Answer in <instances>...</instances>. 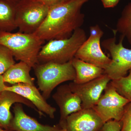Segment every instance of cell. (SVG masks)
<instances>
[{
  "instance_id": "cell-1",
  "label": "cell",
  "mask_w": 131,
  "mask_h": 131,
  "mask_svg": "<svg viewBox=\"0 0 131 131\" xmlns=\"http://www.w3.org/2000/svg\"><path fill=\"white\" fill-rule=\"evenodd\" d=\"M90 0H71L50 8L44 21L34 34L43 41L68 38L84 20L81 9Z\"/></svg>"
},
{
  "instance_id": "cell-2",
  "label": "cell",
  "mask_w": 131,
  "mask_h": 131,
  "mask_svg": "<svg viewBox=\"0 0 131 131\" xmlns=\"http://www.w3.org/2000/svg\"><path fill=\"white\" fill-rule=\"evenodd\" d=\"M44 42L34 33L0 31V44L9 49L16 61L31 68L38 63V56Z\"/></svg>"
},
{
  "instance_id": "cell-3",
  "label": "cell",
  "mask_w": 131,
  "mask_h": 131,
  "mask_svg": "<svg viewBox=\"0 0 131 131\" xmlns=\"http://www.w3.org/2000/svg\"><path fill=\"white\" fill-rule=\"evenodd\" d=\"M86 39L85 31L79 28L68 38L49 40L40 49L38 56V63L68 62L74 58L78 50Z\"/></svg>"
},
{
  "instance_id": "cell-4",
  "label": "cell",
  "mask_w": 131,
  "mask_h": 131,
  "mask_svg": "<svg viewBox=\"0 0 131 131\" xmlns=\"http://www.w3.org/2000/svg\"><path fill=\"white\" fill-rule=\"evenodd\" d=\"M33 68L37 80L39 89L46 100L59 84L68 81H74L75 78V71L72 60L63 64L38 63Z\"/></svg>"
},
{
  "instance_id": "cell-5",
  "label": "cell",
  "mask_w": 131,
  "mask_h": 131,
  "mask_svg": "<svg viewBox=\"0 0 131 131\" xmlns=\"http://www.w3.org/2000/svg\"><path fill=\"white\" fill-rule=\"evenodd\" d=\"M114 36L103 40L102 46L109 52L112 57L110 64L105 70L106 74L111 80H117L126 76L131 69V49L123 45L125 37L121 35L119 41L116 43L117 31L113 30Z\"/></svg>"
},
{
  "instance_id": "cell-6",
  "label": "cell",
  "mask_w": 131,
  "mask_h": 131,
  "mask_svg": "<svg viewBox=\"0 0 131 131\" xmlns=\"http://www.w3.org/2000/svg\"><path fill=\"white\" fill-rule=\"evenodd\" d=\"M50 9L35 0H21L16 2L15 23L19 32L34 33L44 21Z\"/></svg>"
},
{
  "instance_id": "cell-7",
  "label": "cell",
  "mask_w": 131,
  "mask_h": 131,
  "mask_svg": "<svg viewBox=\"0 0 131 131\" xmlns=\"http://www.w3.org/2000/svg\"><path fill=\"white\" fill-rule=\"evenodd\" d=\"M130 101L120 94L110 82L97 103L92 108L104 123L115 120L121 121L125 106Z\"/></svg>"
},
{
  "instance_id": "cell-8",
  "label": "cell",
  "mask_w": 131,
  "mask_h": 131,
  "mask_svg": "<svg viewBox=\"0 0 131 131\" xmlns=\"http://www.w3.org/2000/svg\"><path fill=\"white\" fill-rule=\"evenodd\" d=\"M90 32L89 37L80 46L74 57L105 70L112 60L104 54L101 48V39L103 31L96 25L90 27Z\"/></svg>"
},
{
  "instance_id": "cell-9",
  "label": "cell",
  "mask_w": 131,
  "mask_h": 131,
  "mask_svg": "<svg viewBox=\"0 0 131 131\" xmlns=\"http://www.w3.org/2000/svg\"><path fill=\"white\" fill-rule=\"evenodd\" d=\"M110 78L104 74L88 82L77 84L74 82L69 84L71 91L81 99L82 109L92 108L97 103L108 83Z\"/></svg>"
},
{
  "instance_id": "cell-10",
  "label": "cell",
  "mask_w": 131,
  "mask_h": 131,
  "mask_svg": "<svg viewBox=\"0 0 131 131\" xmlns=\"http://www.w3.org/2000/svg\"><path fill=\"white\" fill-rule=\"evenodd\" d=\"M104 123L92 108L82 109L69 115L61 127L66 131H102Z\"/></svg>"
},
{
  "instance_id": "cell-11",
  "label": "cell",
  "mask_w": 131,
  "mask_h": 131,
  "mask_svg": "<svg viewBox=\"0 0 131 131\" xmlns=\"http://www.w3.org/2000/svg\"><path fill=\"white\" fill-rule=\"evenodd\" d=\"M5 90L15 92L30 101L39 112L40 116L45 114L51 118H54L56 109L47 103L35 85L18 83L10 86H6Z\"/></svg>"
},
{
  "instance_id": "cell-12",
  "label": "cell",
  "mask_w": 131,
  "mask_h": 131,
  "mask_svg": "<svg viewBox=\"0 0 131 131\" xmlns=\"http://www.w3.org/2000/svg\"><path fill=\"white\" fill-rule=\"evenodd\" d=\"M52 98L60 109L59 124L60 125L64 123L69 115L82 109L81 99L71 91L69 84H64L58 87L52 95Z\"/></svg>"
},
{
  "instance_id": "cell-13",
  "label": "cell",
  "mask_w": 131,
  "mask_h": 131,
  "mask_svg": "<svg viewBox=\"0 0 131 131\" xmlns=\"http://www.w3.org/2000/svg\"><path fill=\"white\" fill-rule=\"evenodd\" d=\"M14 117L9 129L15 131H64L59 124L56 125H44L27 114L21 103H16L13 107Z\"/></svg>"
},
{
  "instance_id": "cell-14",
  "label": "cell",
  "mask_w": 131,
  "mask_h": 131,
  "mask_svg": "<svg viewBox=\"0 0 131 131\" xmlns=\"http://www.w3.org/2000/svg\"><path fill=\"white\" fill-rule=\"evenodd\" d=\"M23 104L39 112L34 105L27 99L13 91L4 90L0 95V125L2 127L9 129L13 117L11 107L15 103Z\"/></svg>"
},
{
  "instance_id": "cell-15",
  "label": "cell",
  "mask_w": 131,
  "mask_h": 131,
  "mask_svg": "<svg viewBox=\"0 0 131 131\" xmlns=\"http://www.w3.org/2000/svg\"><path fill=\"white\" fill-rule=\"evenodd\" d=\"M72 63L76 73L73 82L77 84L90 81L105 74V70L103 69L76 58L72 59Z\"/></svg>"
},
{
  "instance_id": "cell-16",
  "label": "cell",
  "mask_w": 131,
  "mask_h": 131,
  "mask_svg": "<svg viewBox=\"0 0 131 131\" xmlns=\"http://www.w3.org/2000/svg\"><path fill=\"white\" fill-rule=\"evenodd\" d=\"M31 68L24 62L15 63L2 75L5 82L15 84L25 83L34 85V78L30 74Z\"/></svg>"
},
{
  "instance_id": "cell-17",
  "label": "cell",
  "mask_w": 131,
  "mask_h": 131,
  "mask_svg": "<svg viewBox=\"0 0 131 131\" xmlns=\"http://www.w3.org/2000/svg\"><path fill=\"white\" fill-rule=\"evenodd\" d=\"M16 3L0 0V31L12 32L16 28Z\"/></svg>"
},
{
  "instance_id": "cell-18",
  "label": "cell",
  "mask_w": 131,
  "mask_h": 131,
  "mask_svg": "<svg viewBox=\"0 0 131 131\" xmlns=\"http://www.w3.org/2000/svg\"><path fill=\"white\" fill-rule=\"evenodd\" d=\"M116 27L117 32L124 36L131 45V1L122 10Z\"/></svg>"
},
{
  "instance_id": "cell-19",
  "label": "cell",
  "mask_w": 131,
  "mask_h": 131,
  "mask_svg": "<svg viewBox=\"0 0 131 131\" xmlns=\"http://www.w3.org/2000/svg\"><path fill=\"white\" fill-rule=\"evenodd\" d=\"M128 75L111 82L120 94L131 101V69Z\"/></svg>"
},
{
  "instance_id": "cell-20",
  "label": "cell",
  "mask_w": 131,
  "mask_h": 131,
  "mask_svg": "<svg viewBox=\"0 0 131 131\" xmlns=\"http://www.w3.org/2000/svg\"><path fill=\"white\" fill-rule=\"evenodd\" d=\"M12 52L6 46L0 44V75H3L15 63Z\"/></svg>"
},
{
  "instance_id": "cell-21",
  "label": "cell",
  "mask_w": 131,
  "mask_h": 131,
  "mask_svg": "<svg viewBox=\"0 0 131 131\" xmlns=\"http://www.w3.org/2000/svg\"><path fill=\"white\" fill-rule=\"evenodd\" d=\"M121 131H131V101L125 106L121 120Z\"/></svg>"
},
{
  "instance_id": "cell-22",
  "label": "cell",
  "mask_w": 131,
  "mask_h": 131,
  "mask_svg": "<svg viewBox=\"0 0 131 131\" xmlns=\"http://www.w3.org/2000/svg\"><path fill=\"white\" fill-rule=\"evenodd\" d=\"M122 126L121 121L111 120L104 124L102 131H121Z\"/></svg>"
},
{
  "instance_id": "cell-23",
  "label": "cell",
  "mask_w": 131,
  "mask_h": 131,
  "mask_svg": "<svg viewBox=\"0 0 131 131\" xmlns=\"http://www.w3.org/2000/svg\"><path fill=\"white\" fill-rule=\"evenodd\" d=\"M35 1L51 8L65 3L71 0H35Z\"/></svg>"
},
{
  "instance_id": "cell-24",
  "label": "cell",
  "mask_w": 131,
  "mask_h": 131,
  "mask_svg": "<svg viewBox=\"0 0 131 131\" xmlns=\"http://www.w3.org/2000/svg\"><path fill=\"white\" fill-rule=\"evenodd\" d=\"M103 7L105 8H113L116 6L120 0H100Z\"/></svg>"
},
{
  "instance_id": "cell-25",
  "label": "cell",
  "mask_w": 131,
  "mask_h": 131,
  "mask_svg": "<svg viewBox=\"0 0 131 131\" xmlns=\"http://www.w3.org/2000/svg\"><path fill=\"white\" fill-rule=\"evenodd\" d=\"M5 83L2 75H0V95L3 91L5 90V88L6 86Z\"/></svg>"
},
{
  "instance_id": "cell-26",
  "label": "cell",
  "mask_w": 131,
  "mask_h": 131,
  "mask_svg": "<svg viewBox=\"0 0 131 131\" xmlns=\"http://www.w3.org/2000/svg\"><path fill=\"white\" fill-rule=\"evenodd\" d=\"M7 1H9L12 2L16 3L21 0H7Z\"/></svg>"
},
{
  "instance_id": "cell-27",
  "label": "cell",
  "mask_w": 131,
  "mask_h": 131,
  "mask_svg": "<svg viewBox=\"0 0 131 131\" xmlns=\"http://www.w3.org/2000/svg\"><path fill=\"white\" fill-rule=\"evenodd\" d=\"M0 131H15L12 130H4L2 129V127H0Z\"/></svg>"
},
{
  "instance_id": "cell-28",
  "label": "cell",
  "mask_w": 131,
  "mask_h": 131,
  "mask_svg": "<svg viewBox=\"0 0 131 131\" xmlns=\"http://www.w3.org/2000/svg\"><path fill=\"white\" fill-rule=\"evenodd\" d=\"M0 127H2L1 126V125H0Z\"/></svg>"
},
{
  "instance_id": "cell-29",
  "label": "cell",
  "mask_w": 131,
  "mask_h": 131,
  "mask_svg": "<svg viewBox=\"0 0 131 131\" xmlns=\"http://www.w3.org/2000/svg\"><path fill=\"white\" fill-rule=\"evenodd\" d=\"M64 131H66V130H64Z\"/></svg>"
}]
</instances>
